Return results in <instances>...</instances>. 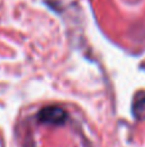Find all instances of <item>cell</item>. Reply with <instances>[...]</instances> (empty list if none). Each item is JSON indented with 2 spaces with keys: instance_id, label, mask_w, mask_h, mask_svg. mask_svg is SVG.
<instances>
[{
  "instance_id": "cell-1",
  "label": "cell",
  "mask_w": 145,
  "mask_h": 147,
  "mask_svg": "<svg viewBox=\"0 0 145 147\" xmlns=\"http://www.w3.org/2000/svg\"><path fill=\"white\" fill-rule=\"evenodd\" d=\"M39 121L43 124L49 125H62L67 121L68 114L62 107L58 106H49L43 109L37 115Z\"/></svg>"
}]
</instances>
